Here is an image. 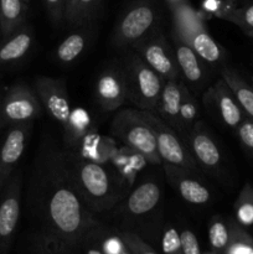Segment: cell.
Returning a JSON list of instances; mask_svg holds the SVG:
<instances>
[{"mask_svg":"<svg viewBox=\"0 0 253 254\" xmlns=\"http://www.w3.org/2000/svg\"><path fill=\"white\" fill-rule=\"evenodd\" d=\"M34 254H71L72 247L40 232L35 241Z\"/></svg>","mask_w":253,"mask_h":254,"instance_id":"33","label":"cell"},{"mask_svg":"<svg viewBox=\"0 0 253 254\" xmlns=\"http://www.w3.org/2000/svg\"><path fill=\"white\" fill-rule=\"evenodd\" d=\"M63 155L69 178L91 211L106 212L122 200L121 186L107 166L64 148Z\"/></svg>","mask_w":253,"mask_h":254,"instance_id":"2","label":"cell"},{"mask_svg":"<svg viewBox=\"0 0 253 254\" xmlns=\"http://www.w3.org/2000/svg\"><path fill=\"white\" fill-rule=\"evenodd\" d=\"M208 240L212 251L222 254L230 241V225L220 216H215L211 220L208 227Z\"/></svg>","mask_w":253,"mask_h":254,"instance_id":"30","label":"cell"},{"mask_svg":"<svg viewBox=\"0 0 253 254\" xmlns=\"http://www.w3.org/2000/svg\"><path fill=\"white\" fill-rule=\"evenodd\" d=\"M163 168L170 185L185 202L193 206H203L210 202L212 197L210 189L196 179V173L170 164H163Z\"/></svg>","mask_w":253,"mask_h":254,"instance_id":"15","label":"cell"},{"mask_svg":"<svg viewBox=\"0 0 253 254\" xmlns=\"http://www.w3.org/2000/svg\"><path fill=\"white\" fill-rule=\"evenodd\" d=\"M42 109L34 88L16 82L2 96V127L32 123L41 117Z\"/></svg>","mask_w":253,"mask_h":254,"instance_id":"8","label":"cell"},{"mask_svg":"<svg viewBox=\"0 0 253 254\" xmlns=\"http://www.w3.org/2000/svg\"><path fill=\"white\" fill-rule=\"evenodd\" d=\"M186 146L198 169L210 174H217L222 168L221 149L202 121L196 122L190 131L184 136Z\"/></svg>","mask_w":253,"mask_h":254,"instance_id":"11","label":"cell"},{"mask_svg":"<svg viewBox=\"0 0 253 254\" xmlns=\"http://www.w3.org/2000/svg\"><path fill=\"white\" fill-rule=\"evenodd\" d=\"M227 21L240 27L247 36L253 39V1L238 5L228 16Z\"/></svg>","mask_w":253,"mask_h":254,"instance_id":"32","label":"cell"},{"mask_svg":"<svg viewBox=\"0 0 253 254\" xmlns=\"http://www.w3.org/2000/svg\"><path fill=\"white\" fill-rule=\"evenodd\" d=\"M193 51L203 60L207 64L211 66H218L226 60V51L217 41L212 37L208 31L207 26L202 29L196 30L195 32L189 35L185 40Z\"/></svg>","mask_w":253,"mask_h":254,"instance_id":"22","label":"cell"},{"mask_svg":"<svg viewBox=\"0 0 253 254\" xmlns=\"http://www.w3.org/2000/svg\"><path fill=\"white\" fill-rule=\"evenodd\" d=\"M237 6V0H202L198 10L206 20L221 19L227 21L228 16Z\"/></svg>","mask_w":253,"mask_h":254,"instance_id":"31","label":"cell"},{"mask_svg":"<svg viewBox=\"0 0 253 254\" xmlns=\"http://www.w3.org/2000/svg\"><path fill=\"white\" fill-rule=\"evenodd\" d=\"M236 221L243 227L253 225V186L246 184L235 202Z\"/></svg>","mask_w":253,"mask_h":254,"instance_id":"29","label":"cell"},{"mask_svg":"<svg viewBox=\"0 0 253 254\" xmlns=\"http://www.w3.org/2000/svg\"><path fill=\"white\" fill-rule=\"evenodd\" d=\"M180 241L184 254H202L201 253L197 237H196L195 233L191 232L190 230L181 231Z\"/></svg>","mask_w":253,"mask_h":254,"instance_id":"38","label":"cell"},{"mask_svg":"<svg viewBox=\"0 0 253 254\" xmlns=\"http://www.w3.org/2000/svg\"><path fill=\"white\" fill-rule=\"evenodd\" d=\"M236 134L242 149L253 160V119L246 117L236 129Z\"/></svg>","mask_w":253,"mask_h":254,"instance_id":"35","label":"cell"},{"mask_svg":"<svg viewBox=\"0 0 253 254\" xmlns=\"http://www.w3.org/2000/svg\"><path fill=\"white\" fill-rule=\"evenodd\" d=\"M111 133L122 144L143 156L154 165H161L154 134L140 111L136 108H121L111 124Z\"/></svg>","mask_w":253,"mask_h":254,"instance_id":"5","label":"cell"},{"mask_svg":"<svg viewBox=\"0 0 253 254\" xmlns=\"http://www.w3.org/2000/svg\"><path fill=\"white\" fill-rule=\"evenodd\" d=\"M34 88L42 108L50 117L63 127L71 114L68 91L66 82L61 78L49 76H37L34 79Z\"/></svg>","mask_w":253,"mask_h":254,"instance_id":"12","label":"cell"},{"mask_svg":"<svg viewBox=\"0 0 253 254\" xmlns=\"http://www.w3.org/2000/svg\"><path fill=\"white\" fill-rule=\"evenodd\" d=\"M2 96H4V93L0 92V129L2 127Z\"/></svg>","mask_w":253,"mask_h":254,"instance_id":"41","label":"cell"},{"mask_svg":"<svg viewBox=\"0 0 253 254\" xmlns=\"http://www.w3.org/2000/svg\"><path fill=\"white\" fill-rule=\"evenodd\" d=\"M101 247L104 254H119L126 248L122 238L119 237L118 233L116 236H108L104 237L101 243Z\"/></svg>","mask_w":253,"mask_h":254,"instance_id":"39","label":"cell"},{"mask_svg":"<svg viewBox=\"0 0 253 254\" xmlns=\"http://www.w3.org/2000/svg\"><path fill=\"white\" fill-rule=\"evenodd\" d=\"M119 254H131L130 252H129V250H128V248H124V250L123 251H122V252L121 253H119Z\"/></svg>","mask_w":253,"mask_h":254,"instance_id":"43","label":"cell"},{"mask_svg":"<svg viewBox=\"0 0 253 254\" xmlns=\"http://www.w3.org/2000/svg\"><path fill=\"white\" fill-rule=\"evenodd\" d=\"M165 5L171 16V32L180 39L185 40L196 30L207 26L206 19L200 10L192 6L190 0H165Z\"/></svg>","mask_w":253,"mask_h":254,"instance_id":"17","label":"cell"},{"mask_svg":"<svg viewBox=\"0 0 253 254\" xmlns=\"http://www.w3.org/2000/svg\"><path fill=\"white\" fill-rule=\"evenodd\" d=\"M103 0H67L64 24L76 29H87L96 21Z\"/></svg>","mask_w":253,"mask_h":254,"instance_id":"23","label":"cell"},{"mask_svg":"<svg viewBox=\"0 0 253 254\" xmlns=\"http://www.w3.org/2000/svg\"><path fill=\"white\" fill-rule=\"evenodd\" d=\"M31 129L32 123H20L9 127L4 140L0 143V192L16 171L26 149Z\"/></svg>","mask_w":253,"mask_h":254,"instance_id":"14","label":"cell"},{"mask_svg":"<svg viewBox=\"0 0 253 254\" xmlns=\"http://www.w3.org/2000/svg\"><path fill=\"white\" fill-rule=\"evenodd\" d=\"M102 230H103V227L94 231V232L91 233V235L87 237V240L83 242L82 246H86V254H104L101 245L98 243L99 235H101Z\"/></svg>","mask_w":253,"mask_h":254,"instance_id":"40","label":"cell"},{"mask_svg":"<svg viewBox=\"0 0 253 254\" xmlns=\"http://www.w3.org/2000/svg\"><path fill=\"white\" fill-rule=\"evenodd\" d=\"M238 4H246V2H251L253 1V0H237Z\"/></svg>","mask_w":253,"mask_h":254,"instance_id":"42","label":"cell"},{"mask_svg":"<svg viewBox=\"0 0 253 254\" xmlns=\"http://www.w3.org/2000/svg\"><path fill=\"white\" fill-rule=\"evenodd\" d=\"M206 111L230 129H237L246 118L237 98L225 79L221 77L213 86L208 87L202 96Z\"/></svg>","mask_w":253,"mask_h":254,"instance_id":"10","label":"cell"},{"mask_svg":"<svg viewBox=\"0 0 253 254\" xmlns=\"http://www.w3.org/2000/svg\"><path fill=\"white\" fill-rule=\"evenodd\" d=\"M221 77L225 79L226 83L230 86L235 93L241 108L243 109L248 118L253 119V87L247 83L246 79L238 73L236 69L231 67H222L221 68Z\"/></svg>","mask_w":253,"mask_h":254,"instance_id":"26","label":"cell"},{"mask_svg":"<svg viewBox=\"0 0 253 254\" xmlns=\"http://www.w3.org/2000/svg\"><path fill=\"white\" fill-rule=\"evenodd\" d=\"M133 50L164 81L183 79L173 44L159 30L138 42Z\"/></svg>","mask_w":253,"mask_h":254,"instance_id":"7","label":"cell"},{"mask_svg":"<svg viewBox=\"0 0 253 254\" xmlns=\"http://www.w3.org/2000/svg\"><path fill=\"white\" fill-rule=\"evenodd\" d=\"M47 17L54 26H61L64 24V9L67 0H42Z\"/></svg>","mask_w":253,"mask_h":254,"instance_id":"37","label":"cell"},{"mask_svg":"<svg viewBox=\"0 0 253 254\" xmlns=\"http://www.w3.org/2000/svg\"><path fill=\"white\" fill-rule=\"evenodd\" d=\"M62 129H63L64 149L76 153V149H78L81 144L91 135L92 123L88 112L81 107L72 109L68 121L62 127Z\"/></svg>","mask_w":253,"mask_h":254,"instance_id":"21","label":"cell"},{"mask_svg":"<svg viewBox=\"0 0 253 254\" xmlns=\"http://www.w3.org/2000/svg\"><path fill=\"white\" fill-rule=\"evenodd\" d=\"M140 114L153 130L159 156L163 164H170V165L179 166L185 170L196 173L198 170V166L196 165L185 141L179 135L178 131L169 127L154 112L140 111Z\"/></svg>","mask_w":253,"mask_h":254,"instance_id":"6","label":"cell"},{"mask_svg":"<svg viewBox=\"0 0 253 254\" xmlns=\"http://www.w3.org/2000/svg\"><path fill=\"white\" fill-rule=\"evenodd\" d=\"M22 174L16 170L0 192V254L6 253L21 212Z\"/></svg>","mask_w":253,"mask_h":254,"instance_id":"9","label":"cell"},{"mask_svg":"<svg viewBox=\"0 0 253 254\" xmlns=\"http://www.w3.org/2000/svg\"><path fill=\"white\" fill-rule=\"evenodd\" d=\"M161 17L158 0H131L114 24L111 45L117 50L133 49L158 30Z\"/></svg>","mask_w":253,"mask_h":254,"instance_id":"3","label":"cell"},{"mask_svg":"<svg viewBox=\"0 0 253 254\" xmlns=\"http://www.w3.org/2000/svg\"><path fill=\"white\" fill-rule=\"evenodd\" d=\"M27 202L41 233L72 248L102 227L69 178L63 148L47 140L35 158Z\"/></svg>","mask_w":253,"mask_h":254,"instance_id":"1","label":"cell"},{"mask_svg":"<svg viewBox=\"0 0 253 254\" xmlns=\"http://www.w3.org/2000/svg\"><path fill=\"white\" fill-rule=\"evenodd\" d=\"M122 67L126 76L128 101L136 109L155 112L165 81L134 50L124 56Z\"/></svg>","mask_w":253,"mask_h":254,"instance_id":"4","label":"cell"},{"mask_svg":"<svg viewBox=\"0 0 253 254\" xmlns=\"http://www.w3.org/2000/svg\"><path fill=\"white\" fill-rule=\"evenodd\" d=\"M94 98L104 112H116L128 101L126 76L122 64L108 66L94 83Z\"/></svg>","mask_w":253,"mask_h":254,"instance_id":"13","label":"cell"},{"mask_svg":"<svg viewBox=\"0 0 253 254\" xmlns=\"http://www.w3.org/2000/svg\"><path fill=\"white\" fill-rule=\"evenodd\" d=\"M118 236L131 254H156L155 251L136 233L130 231H119Z\"/></svg>","mask_w":253,"mask_h":254,"instance_id":"34","label":"cell"},{"mask_svg":"<svg viewBox=\"0 0 253 254\" xmlns=\"http://www.w3.org/2000/svg\"><path fill=\"white\" fill-rule=\"evenodd\" d=\"M171 44L175 51L176 61L180 69L181 78L193 89H201L207 81L206 62L193 51L192 47L183 39L171 32Z\"/></svg>","mask_w":253,"mask_h":254,"instance_id":"16","label":"cell"},{"mask_svg":"<svg viewBox=\"0 0 253 254\" xmlns=\"http://www.w3.org/2000/svg\"><path fill=\"white\" fill-rule=\"evenodd\" d=\"M89 34L87 29H77L67 35L55 50V59L61 64H71L83 54L88 44Z\"/></svg>","mask_w":253,"mask_h":254,"instance_id":"25","label":"cell"},{"mask_svg":"<svg viewBox=\"0 0 253 254\" xmlns=\"http://www.w3.org/2000/svg\"><path fill=\"white\" fill-rule=\"evenodd\" d=\"M183 82L184 79L164 82L160 98H159L158 106L154 112L176 131L179 129V112H180Z\"/></svg>","mask_w":253,"mask_h":254,"instance_id":"20","label":"cell"},{"mask_svg":"<svg viewBox=\"0 0 253 254\" xmlns=\"http://www.w3.org/2000/svg\"><path fill=\"white\" fill-rule=\"evenodd\" d=\"M252 87H253V78H252Z\"/></svg>","mask_w":253,"mask_h":254,"instance_id":"45","label":"cell"},{"mask_svg":"<svg viewBox=\"0 0 253 254\" xmlns=\"http://www.w3.org/2000/svg\"><path fill=\"white\" fill-rule=\"evenodd\" d=\"M161 200L160 185L153 179L139 184L124 201V211L133 217L153 212Z\"/></svg>","mask_w":253,"mask_h":254,"instance_id":"18","label":"cell"},{"mask_svg":"<svg viewBox=\"0 0 253 254\" xmlns=\"http://www.w3.org/2000/svg\"><path fill=\"white\" fill-rule=\"evenodd\" d=\"M27 4L25 0H0V37L10 36L26 24Z\"/></svg>","mask_w":253,"mask_h":254,"instance_id":"24","label":"cell"},{"mask_svg":"<svg viewBox=\"0 0 253 254\" xmlns=\"http://www.w3.org/2000/svg\"><path fill=\"white\" fill-rule=\"evenodd\" d=\"M230 241L222 254H253V238L237 221L230 220Z\"/></svg>","mask_w":253,"mask_h":254,"instance_id":"28","label":"cell"},{"mask_svg":"<svg viewBox=\"0 0 253 254\" xmlns=\"http://www.w3.org/2000/svg\"><path fill=\"white\" fill-rule=\"evenodd\" d=\"M25 1H26V2H27V4H29V2H30V0H25Z\"/></svg>","mask_w":253,"mask_h":254,"instance_id":"44","label":"cell"},{"mask_svg":"<svg viewBox=\"0 0 253 254\" xmlns=\"http://www.w3.org/2000/svg\"><path fill=\"white\" fill-rule=\"evenodd\" d=\"M198 121H200V106L197 99L191 92L190 87L183 82L180 112H179V135L184 138Z\"/></svg>","mask_w":253,"mask_h":254,"instance_id":"27","label":"cell"},{"mask_svg":"<svg viewBox=\"0 0 253 254\" xmlns=\"http://www.w3.org/2000/svg\"><path fill=\"white\" fill-rule=\"evenodd\" d=\"M34 44V31L25 24L0 41V68L16 64L27 56Z\"/></svg>","mask_w":253,"mask_h":254,"instance_id":"19","label":"cell"},{"mask_svg":"<svg viewBox=\"0 0 253 254\" xmlns=\"http://www.w3.org/2000/svg\"><path fill=\"white\" fill-rule=\"evenodd\" d=\"M161 248L164 254H184L181 248L180 233L174 227H165L161 238Z\"/></svg>","mask_w":253,"mask_h":254,"instance_id":"36","label":"cell"}]
</instances>
